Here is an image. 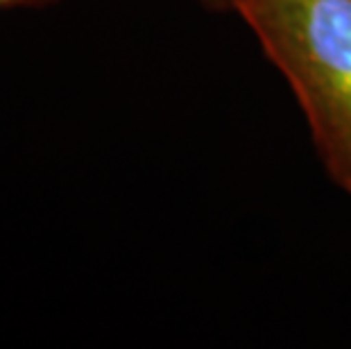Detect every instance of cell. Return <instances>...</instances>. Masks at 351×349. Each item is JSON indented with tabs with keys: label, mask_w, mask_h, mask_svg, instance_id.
Returning a JSON list of instances; mask_svg holds the SVG:
<instances>
[{
	"label": "cell",
	"mask_w": 351,
	"mask_h": 349,
	"mask_svg": "<svg viewBox=\"0 0 351 349\" xmlns=\"http://www.w3.org/2000/svg\"><path fill=\"white\" fill-rule=\"evenodd\" d=\"M234 14L288 82L328 177L351 195V0H241Z\"/></svg>",
	"instance_id": "cell-1"
},
{
	"label": "cell",
	"mask_w": 351,
	"mask_h": 349,
	"mask_svg": "<svg viewBox=\"0 0 351 349\" xmlns=\"http://www.w3.org/2000/svg\"><path fill=\"white\" fill-rule=\"evenodd\" d=\"M55 0H0V12H10V10H27V7H43L50 5Z\"/></svg>",
	"instance_id": "cell-2"
},
{
	"label": "cell",
	"mask_w": 351,
	"mask_h": 349,
	"mask_svg": "<svg viewBox=\"0 0 351 349\" xmlns=\"http://www.w3.org/2000/svg\"><path fill=\"white\" fill-rule=\"evenodd\" d=\"M202 5L211 7V10H225V12H234L236 5L241 3V0H199Z\"/></svg>",
	"instance_id": "cell-3"
}]
</instances>
